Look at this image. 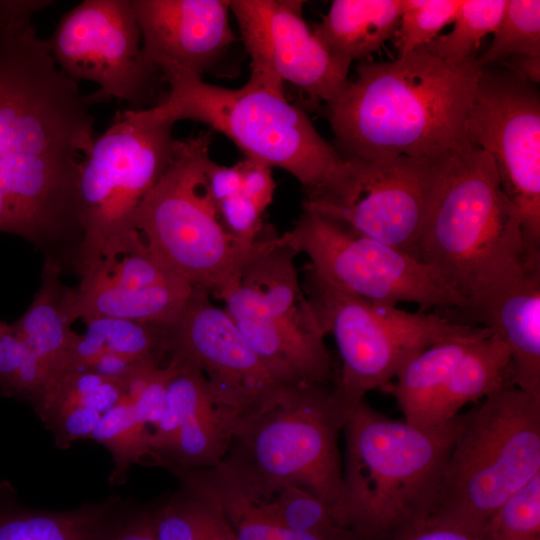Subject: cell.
<instances>
[{
  "instance_id": "cell-1",
  "label": "cell",
  "mask_w": 540,
  "mask_h": 540,
  "mask_svg": "<svg viewBox=\"0 0 540 540\" xmlns=\"http://www.w3.org/2000/svg\"><path fill=\"white\" fill-rule=\"evenodd\" d=\"M479 57L447 63L419 47L392 61L362 62L326 105L344 158L422 157L471 148L466 123L482 69Z\"/></svg>"
},
{
  "instance_id": "cell-2",
  "label": "cell",
  "mask_w": 540,
  "mask_h": 540,
  "mask_svg": "<svg viewBox=\"0 0 540 540\" xmlns=\"http://www.w3.org/2000/svg\"><path fill=\"white\" fill-rule=\"evenodd\" d=\"M464 414L442 424L395 420L362 400L348 416L337 522L359 540H390L431 511Z\"/></svg>"
},
{
  "instance_id": "cell-3",
  "label": "cell",
  "mask_w": 540,
  "mask_h": 540,
  "mask_svg": "<svg viewBox=\"0 0 540 540\" xmlns=\"http://www.w3.org/2000/svg\"><path fill=\"white\" fill-rule=\"evenodd\" d=\"M417 259L467 301L465 311L540 269V258L528 249L520 216L501 189L493 160L482 149L472 146L456 154Z\"/></svg>"
},
{
  "instance_id": "cell-4",
  "label": "cell",
  "mask_w": 540,
  "mask_h": 540,
  "mask_svg": "<svg viewBox=\"0 0 540 540\" xmlns=\"http://www.w3.org/2000/svg\"><path fill=\"white\" fill-rule=\"evenodd\" d=\"M345 422L329 385L288 387L233 425L217 465L255 500L297 486L322 500L336 520L343 496L338 437Z\"/></svg>"
},
{
  "instance_id": "cell-5",
  "label": "cell",
  "mask_w": 540,
  "mask_h": 540,
  "mask_svg": "<svg viewBox=\"0 0 540 540\" xmlns=\"http://www.w3.org/2000/svg\"><path fill=\"white\" fill-rule=\"evenodd\" d=\"M168 92L143 109L157 120H193L229 138L247 159L280 168L310 191L339 172L344 158L284 91L248 80L238 89L207 83L175 64L158 66Z\"/></svg>"
},
{
  "instance_id": "cell-6",
  "label": "cell",
  "mask_w": 540,
  "mask_h": 540,
  "mask_svg": "<svg viewBox=\"0 0 540 540\" xmlns=\"http://www.w3.org/2000/svg\"><path fill=\"white\" fill-rule=\"evenodd\" d=\"M211 136L209 131L176 140L172 160L141 202L134 224L166 269L217 297L269 233L246 245L224 228L207 186Z\"/></svg>"
},
{
  "instance_id": "cell-7",
  "label": "cell",
  "mask_w": 540,
  "mask_h": 540,
  "mask_svg": "<svg viewBox=\"0 0 540 540\" xmlns=\"http://www.w3.org/2000/svg\"><path fill=\"white\" fill-rule=\"evenodd\" d=\"M540 473V399L506 386L464 414L429 514L484 530Z\"/></svg>"
},
{
  "instance_id": "cell-8",
  "label": "cell",
  "mask_w": 540,
  "mask_h": 540,
  "mask_svg": "<svg viewBox=\"0 0 540 540\" xmlns=\"http://www.w3.org/2000/svg\"><path fill=\"white\" fill-rule=\"evenodd\" d=\"M304 292L341 358L332 394L346 420L369 391L388 385L425 348L452 338L487 334L486 327L437 312H408L341 291L307 265Z\"/></svg>"
},
{
  "instance_id": "cell-9",
  "label": "cell",
  "mask_w": 540,
  "mask_h": 540,
  "mask_svg": "<svg viewBox=\"0 0 540 540\" xmlns=\"http://www.w3.org/2000/svg\"><path fill=\"white\" fill-rule=\"evenodd\" d=\"M98 103L57 67L32 18L0 21V160L85 156L95 139L91 109Z\"/></svg>"
},
{
  "instance_id": "cell-10",
  "label": "cell",
  "mask_w": 540,
  "mask_h": 540,
  "mask_svg": "<svg viewBox=\"0 0 540 540\" xmlns=\"http://www.w3.org/2000/svg\"><path fill=\"white\" fill-rule=\"evenodd\" d=\"M296 254L271 234L216 298L283 384L329 385L326 333L301 286Z\"/></svg>"
},
{
  "instance_id": "cell-11",
  "label": "cell",
  "mask_w": 540,
  "mask_h": 540,
  "mask_svg": "<svg viewBox=\"0 0 540 540\" xmlns=\"http://www.w3.org/2000/svg\"><path fill=\"white\" fill-rule=\"evenodd\" d=\"M457 153L344 159L337 174L305 192L302 207L417 258Z\"/></svg>"
},
{
  "instance_id": "cell-12",
  "label": "cell",
  "mask_w": 540,
  "mask_h": 540,
  "mask_svg": "<svg viewBox=\"0 0 540 540\" xmlns=\"http://www.w3.org/2000/svg\"><path fill=\"white\" fill-rule=\"evenodd\" d=\"M173 126L128 109L95 137L78 177L80 272L108 241L137 230L136 212L172 160Z\"/></svg>"
},
{
  "instance_id": "cell-13",
  "label": "cell",
  "mask_w": 540,
  "mask_h": 540,
  "mask_svg": "<svg viewBox=\"0 0 540 540\" xmlns=\"http://www.w3.org/2000/svg\"><path fill=\"white\" fill-rule=\"evenodd\" d=\"M279 240L306 254L319 278L353 296L393 306L413 303L426 312L463 313L468 306L432 266L310 209L302 207L294 227Z\"/></svg>"
},
{
  "instance_id": "cell-14",
  "label": "cell",
  "mask_w": 540,
  "mask_h": 540,
  "mask_svg": "<svg viewBox=\"0 0 540 540\" xmlns=\"http://www.w3.org/2000/svg\"><path fill=\"white\" fill-rule=\"evenodd\" d=\"M470 143L493 160L517 210L530 253L540 258V94L501 63L483 64L466 123Z\"/></svg>"
},
{
  "instance_id": "cell-15",
  "label": "cell",
  "mask_w": 540,
  "mask_h": 540,
  "mask_svg": "<svg viewBox=\"0 0 540 540\" xmlns=\"http://www.w3.org/2000/svg\"><path fill=\"white\" fill-rule=\"evenodd\" d=\"M46 42L65 75L99 87L100 102L116 98L130 110L146 109L162 81L143 54L131 0H85L62 16Z\"/></svg>"
},
{
  "instance_id": "cell-16",
  "label": "cell",
  "mask_w": 540,
  "mask_h": 540,
  "mask_svg": "<svg viewBox=\"0 0 540 540\" xmlns=\"http://www.w3.org/2000/svg\"><path fill=\"white\" fill-rule=\"evenodd\" d=\"M167 355L193 361L215 406L233 425L273 402L286 388L210 294L194 288L178 318L166 325Z\"/></svg>"
},
{
  "instance_id": "cell-17",
  "label": "cell",
  "mask_w": 540,
  "mask_h": 540,
  "mask_svg": "<svg viewBox=\"0 0 540 540\" xmlns=\"http://www.w3.org/2000/svg\"><path fill=\"white\" fill-rule=\"evenodd\" d=\"M301 0H230L247 54L250 81L284 91L289 82L314 100H335L349 82L310 30Z\"/></svg>"
},
{
  "instance_id": "cell-18",
  "label": "cell",
  "mask_w": 540,
  "mask_h": 540,
  "mask_svg": "<svg viewBox=\"0 0 540 540\" xmlns=\"http://www.w3.org/2000/svg\"><path fill=\"white\" fill-rule=\"evenodd\" d=\"M82 156L15 155L0 160V231L36 245L81 239Z\"/></svg>"
},
{
  "instance_id": "cell-19",
  "label": "cell",
  "mask_w": 540,
  "mask_h": 540,
  "mask_svg": "<svg viewBox=\"0 0 540 540\" xmlns=\"http://www.w3.org/2000/svg\"><path fill=\"white\" fill-rule=\"evenodd\" d=\"M131 5L143 54L157 68L168 62L202 77L238 41L229 24L230 0H131Z\"/></svg>"
},
{
  "instance_id": "cell-20",
  "label": "cell",
  "mask_w": 540,
  "mask_h": 540,
  "mask_svg": "<svg viewBox=\"0 0 540 540\" xmlns=\"http://www.w3.org/2000/svg\"><path fill=\"white\" fill-rule=\"evenodd\" d=\"M463 314L505 344L514 385L540 399V269L526 272Z\"/></svg>"
},
{
  "instance_id": "cell-21",
  "label": "cell",
  "mask_w": 540,
  "mask_h": 540,
  "mask_svg": "<svg viewBox=\"0 0 540 540\" xmlns=\"http://www.w3.org/2000/svg\"><path fill=\"white\" fill-rule=\"evenodd\" d=\"M168 444L152 461L183 469H203L221 462L228 449L232 423L205 392L174 399L162 416Z\"/></svg>"
},
{
  "instance_id": "cell-22",
  "label": "cell",
  "mask_w": 540,
  "mask_h": 540,
  "mask_svg": "<svg viewBox=\"0 0 540 540\" xmlns=\"http://www.w3.org/2000/svg\"><path fill=\"white\" fill-rule=\"evenodd\" d=\"M404 8L405 0H334L313 33L349 71L393 37Z\"/></svg>"
},
{
  "instance_id": "cell-23",
  "label": "cell",
  "mask_w": 540,
  "mask_h": 540,
  "mask_svg": "<svg viewBox=\"0 0 540 540\" xmlns=\"http://www.w3.org/2000/svg\"><path fill=\"white\" fill-rule=\"evenodd\" d=\"M183 278L172 275L139 289H74L70 320L118 318L141 323L171 324L185 307L193 289Z\"/></svg>"
},
{
  "instance_id": "cell-24",
  "label": "cell",
  "mask_w": 540,
  "mask_h": 540,
  "mask_svg": "<svg viewBox=\"0 0 540 540\" xmlns=\"http://www.w3.org/2000/svg\"><path fill=\"white\" fill-rule=\"evenodd\" d=\"M59 276V265L47 260L39 290L25 314L14 323L26 353L42 366L48 378L57 372L76 335L70 320L74 289L65 286Z\"/></svg>"
},
{
  "instance_id": "cell-25",
  "label": "cell",
  "mask_w": 540,
  "mask_h": 540,
  "mask_svg": "<svg viewBox=\"0 0 540 540\" xmlns=\"http://www.w3.org/2000/svg\"><path fill=\"white\" fill-rule=\"evenodd\" d=\"M491 334L446 339L413 356L395 377L392 392L404 420L433 426L436 405L455 366L473 341Z\"/></svg>"
},
{
  "instance_id": "cell-26",
  "label": "cell",
  "mask_w": 540,
  "mask_h": 540,
  "mask_svg": "<svg viewBox=\"0 0 540 540\" xmlns=\"http://www.w3.org/2000/svg\"><path fill=\"white\" fill-rule=\"evenodd\" d=\"M514 385L505 344L492 333L472 342L452 371L434 410L432 425L447 422L467 404Z\"/></svg>"
},
{
  "instance_id": "cell-27",
  "label": "cell",
  "mask_w": 540,
  "mask_h": 540,
  "mask_svg": "<svg viewBox=\"0 0 540 540\" xmlns=\"http://www.w3.org/2000/svg\"><path fill=\"white\" fill-rule=\"evenodd\" d=\"M85 323L86 332L74 336L56 373L84 370L96 358L107 353L162 359L167 355L166 324L107 317Z\"/></svg>"
},
{
  "instance_id": "cell-28",
  "label": "cell",
  "mask_w": 540,
  "mask_h": 540,
  "mask_svg": "<svg viewBox=\"0 0 540 540\" xmlns=\"http://www.w3.org/2000/svg\"><path fill=\"white\" fill-rule=\"evenodd\" d=\"M183 487L213 498L229 521L237 540H285L286 530L267 510L263 501L247 495L218 465L183 469L164 465Z\"/></svg>"
},
{
  "instance_id": "cell-29",
  "label": "cell",
  "mask_w": 540,
  "mask_h": 540,
  "mask_svg": "<svg viewBox=\"0 0 540 540\" xmlns=\"http://www.w3.org/2000/svg\"><path fill=\"white\" fill-rule=\"evenodd\" d=\"M116 501L71 511L0 508V540H98L112 522Z\"/></svg>"
},
{
  "instance_id": "cell-30",
  "label": "cell",
  "mask_w": 540,
  "mask_h": 540,
  "mask_svg": "<svg viewBox=\"0 0 540 540\" xmlns=\"http://www.w3.org/2000/svg\"><path fill=\"white\" fill-rule=\"evenodd\" d=\"M150 515L156 540H237L218 503L191 488L182 486Z\"/></svg>"
},
{
  "instance_id": "cell-31",
  "label": "cell",
  "mask_w": 540,
  "mask_h": 540,
  "mask_svg": "<svg viewBox=\"0 0 540 540\" xmlns=\"http://www.w3.org/2000/svg\"><path fill=\"white\" fill-rule=\"evenodd\" d=\"M123 396V382L87 370H72L50 376L32 402L45 423L60 413L80 407L104 414L119 404Z\"/></svg>"
},
{
  "instance_id": "cell-32",
  "label": "cell",
  "mask_w": 540,
  "mask_h": 540,
  "mask_svg": "<svg viewBox=\"0 0 540 540\" xmlns=\"http://www.w3.org/2000/svg\"><path fill=\"white\" fill-rule=\"evenodd\" d=\"M507 0H463L454 27L436 37L427 51L450 64H461L476 56L484 37L493 33L503 16Z\"/></svg>"
},
{
  "instance_id": "cell-33",
  "label": "cell",
  "mask_w": 540,
  "mask_h": 540,
  "mask_svg": "<svg viewBox=\"0 0 540 540\" xmlns=\"http://www.w3.org/2000/svg\"><path fill=\"white\" fill-rule=\"evenodd\" d=\"M149 435L129 402L121 401L102 415L89 439L104 445L112 454L115 468L111 483H123L131 463L149 456Z\"/></svg>"
},
{
  "instance_id": "cell-34",
  "label": "cell",
  "mask_w": 540,
  "mask_h": 540,
  "mask_svg": "<svg viewBox=\"0 0 540 540\" xmlns=\"http://www.w3.org/2000/svg\"><path fill=\"white\" fill-rule=\"evenodd\" d=\"M514 56L540 57L539 0H507L492 42L479 60L485 65Z\"/></svg>"
},
{
  "instance_id": "cell-35",
  "label": "cell",
  "mask_w": 540,
  "mask_h": 540,
  "mask_svg": "<svg viewBox=\"0 0 540 540\" xmlns=\"http://www.w3.org/2000/svg\"><path fill=\"white\" fill-rule=\"evenodd\" d=\"M484 534L487 540H540V473L498 507Z\"/></svg>"
},
{
  "instance_id": "cell-36",
  "label": "cell",
  "mask_w": 540,
  "mask_h": 540,
  "mask_svg": "<svg viewBox=\"0 0 540 540\" xmlns=\"http://www.w3.org/2000/svg\"><path fill=\"white\" fill-rule=\"evenodd\" d=\"M463 0H405L393 35L398 56L428 45L447 25L454 23Z\"/></svg>"
},
{
  "instance_id": "cell-37",
  "label": "cell",
  "mask_w": 540,
  "mask_h": 540,
  "mask_svg": "<svg viewBox=\"0 0 540 540\" xmlns=\"http://www.w3.org/2000/svg\"><path fill=\"white\" fill-rule=\"evenodd\" d=\"M263 502L286 531H318L340 525L322 500L301 487L284 486Z\"/></svg>"
},
{
  "instance_id": "cell-38",
  "label": "cell",
  "mask_w": 540,
  "mask_h": 540,
  "mask_svg": "<svg viewBox=\"0 0 540 540\" xmlns=\"http://www.w3.org/2000/svg\"><path fill=\"white\" fill-rule=\"evenodd\" d=\"M390 540H487L484 530L427 514L410 523Z\"/></svg>"
},
{
  "instance_id": "cell-39",
  "label": "cell",
  "mask_w": 540,
  "mask_h": 540,
  "mask_svg": "<svg viewBox=\"0 0 540 540\" xmlns=\"http://www.w3.org/2000/svg\"><path fill=\"white\" fill-rule=\"evenodd\" d=\"M103 414L91 408H74L56 415L46 426L52 431L59 448H68L74 441L89 439Z\"/></svg>"
},
{
  "instance_id": "cell-40",
  "label": "cell",
  "mask_w": 540,
  "mask_h": 540,
  "mask_svg": "<svg viewBox=\"0 0 540 540\" xmlns=\"http://www.w3.org/2000/svg\"><path fill=\"white\" fill-rule=\"evenodd\" d=\"M25 357V343L17 327L7 325L0 335V389L8 394Z\"/></svg>"
},
{
  "instance_id": "cell-41",
  "label": "cell",
  "mask_w": 540,
  "mask_h": 540,
  "mask_svg": "<svg viewBox=\"0 0 540 540\" xmlns=\"http://www.w3.org/2000/svg\"><path fill=\"white\" fill-rule=\"evenodd\" d=\"M153 358L162 360V358L158 357L135 358L127 355L107 353L96 358L84 370L124 383L142 363Z\"/></svg>"
},
{
  "instance_id": "cell-42",
  "label": "cell",
  "mask_w": 540,
  "mask_h": 540,
  "mask_svg": "<svg viewBox=\"0 0 540 540\" xmlns=\"http://www.w3.org/2000/svg\"><path fill=\"white\" fill-rule=\"evenodd\" d=\"M98 540H156L150 513L137 514L110 523Z\"/></svg>"
},
{
  "instance_id": "cell-43",
  "label": "cell",
  "mask_w": 540,
  "mask_h": 540,
  "mask_svg": "<svg viewBox=\"0 0 540 540\" xmlns=\"http://www.w3.org/2000/svg\"><path fill=\"white\" fill-rule=\"evenodd\" d=\"M499 63L532 84L540 82V57L514 56Z\"/></svg>"
},
{
  "instance_id": "cell-44",
  "label": "cell",
  "mask_w": 540,
  "mask_h": 540,
  "mask_svg": "<svg viewBox=\"0 0 540 540\" xmlns=\"http://www.w3.org/2000/svg\"><path fill=\"white\" fill-rule=\"evenodd\" d=\"M285 540H359L353 531L337 525L318 531H286Z\"/></svg>"
},
{
  "instance_id": "cell-45",
  "label": "cell",
  "mask_w": 540,
  "mask_h": 540,
  "mask_svg": "<svg viewBox=\"0 0 540 540\" xmlns=\"http://www.w3.org/2000/svg\"><path fill=\"white\" fill-rule=\"evenodd\" d=\"M7 325H8L7 323L0 321V335H1L2 332L5 330V328L7 327Z\"/></svg>"
}]
</instances>
